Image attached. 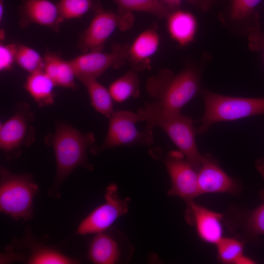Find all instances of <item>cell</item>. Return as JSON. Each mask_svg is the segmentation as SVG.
Returning a JSON list of instances; mask_svg holds the SVG:
<instances>
[{"label":"cell","mask_w":264,"mask_h":264,"mask_svg":"<svg viewBox=\"0 0 264 264\" xmlns=\"http://www.w3.org/2000/svg\"><path fill=\"white\" fill-rule=\"evenodd\" d=\"M210 58L208 53L204 54L200 62L187 64L177 74L169 69H160L147 81L148 94L163 109L181 112L201 92V75Z\"/></svg>","instance_id":"cell-1"},{"label":"cell","mask_w":264,"mask_h":264,"mask_svg":"<svg viewBox=\"0 0 264 264\" xmlns=\"http://www.w3.org/2000/svg\"><path fill=\"white\" fill-rule=\"evenodd\" d=\"M139 122L145 121L146 128L153 130L161 128L198 172L201 167L202 155L199 153L196 141L197 130L193 121L181 112L165 110L157 103H146L136 112Z\"/></svg>","instance_id":"cell-2"},{"label":"cell","mask_w":264,"mask_h":264,"mask_svg":"<svg viewBox=\"0 0 264 264\" xmlns=\"http://www.w3.org/2000/svg\"><path fill=\"white\" fill-rule=\"evenodd\" d=\"M94 141L92 133L84 134L66 123L57 125L52 139L56 172L48 192L50 197L60 198L64 182L76 168L81 166L92 168L87 162V152L89 148L93 152Z\"/></svg>","instance_id":"cell-3"},{"label":"cell","mask_w":264,"mask_h":264,"mask_svg":"<svg viewBox=\"0 0 264 264\" xmlns=\"http://www.w3.org/2000/svg\"><path fill=\"white\" fill-rule=\"evenodd\" d=\"M204 111L196 129L203 134L214 124L264 114V97L247 98L218 94L202 88Z\"/></svg>","instance_id":"cell-4"},{"label":"cell","mask_w":264,"mask_h":264,"mask_svg":"<svg viewBox=\"0 0 264 264\" xmlns=\"http://www.w3.org/2000/svg\"><path fill=\"white\" fill-rule=\"evenodd\" d=\"M39 187L29 174L15 175L0 169V211L15 220L27 221L33 215Z\"/></svg>","instance_id":"cell-5"},{"label":"cell","mask_w":264,"mask_h":264,"mask_svg":"<svg viewBox=\"0 0 264 264\" xmlns=\"http://www.w3.org/2000/svg\"><path fill=\"white\" fill-rule=\"evenodd\" d=\"M94 10L93 17L79 42V48L83 53L102 51L106 41L117 28L127 30L133 23L132 12L116 13L100 6Z\"/></svg>","instance_id":"cell-6"},{"label":"cell","mask_w":264,"mask_h":264,"mask_svg":"<svg viewBox=\"0 0 264 264\" xmlns=\"http://www.w3.org/2000/svg\"><path fill=\"white\" fill-rule=\"evenodd\" d=\"M137 113L129 110L114 111L109 118V127L105 140L98 151L121 146L140 144L151 145L154 141L153 131L146 128L138 131Z\"/></svg>","instance_id":"cell-7"},{"label":"cell","mask_w":264,"mask_h":264,"mask_svg":"<svg viewBox=\"0 0 264 264\" xmlns=\"http://www.w3.org/2000/svg\"><path fill=\"white\" fill-rule=\"evenodd\" d=\"M130 201L128 198L122 199L119 197L115 184H110L105 192V202L80 222L75 234L85 236L106 231L128 212Z\"/></svg>","instance_id":"cell-8"},{"label":"cell","mask_w":264,"mask_h":264,"mask_svg":"<svg viewBox=\"0 0 264 264\" xmlns=\"http://www.w3.org/2000/svg\"><path fill=\"white\" fill-rule=\"evenodd\" d=\"M262 0H230L227 11L219 15L222 24L235 34L247 37L248 44L260 39L259 16L256 7Z\"/></svg>","instance_id":"cell-9"},{"label":"cell","mask_w":264,"mask_h":264,"mask_svg":"<svg viewBox=\"0 0 264 264\" xmlns=\"http://www.w3.org/2000/svg\"><path fill=\"white\" fill-rule=\"evenodd\" d=\"M164 162L171 180L169 196L178 197L186 203L199 196L198 171L180 151L168 152Z\"/></svg>","instance_id":"cell-10"},{"label":"cell","mask_w":264,"mask_h":264,"mask_svg":"<svg viewBox=\"0 0 264 264\" xmlns=\"http://www.w3.org/2000/svg\"><path fill=\"white\" fill-rule=\"evenodd\" d=\"M129 44H115L110 52L90 51L69 61L76 77L98 78L110 68H117L128 62Z\"/></svg>","instance_id":"cell-11"},{"label":"cell","mask_w":264,"mask_h":264,"mask_svg":"<svg viewBox=\"0 0 264 264\" xmlns=\"http://www.w3.org/2000/svg\"><path fill=\"white\" fill-rule=\"evenodd\" d=\"M262 203L252 210L233 207L223 214V221L246 242H255L264 235V188L259 192Z\"/></svg>","instance_id":"cell-12"},{"label":"cell","mask_w":264,"mask_h":264,"mask_svg":"<svg viewBox=\"0 0 264 264\" xmlns=\"http://www.w3.org/2000/svg\"><path fill=\"white\" fill-rule=\"evenodd\" d=\"M199 196L209 193L237 195L240 191L238 182L220 167L211 154L202 155L201 164L198 172Z\"/></svg>","instance_id":"cell-13"},{"label":"cell","mask_w":264,"mask_h":264,"mask_svg":"<svg viewBox=\"0 0 264 264\" xmlns=\"http://www.w3.org/2000/svg\"><path fill=\"white\" fill-rule=\"evenodd\" d=\"M31 114L29 109L24 105L0 128V148L8 157H12L13 153L23 145L29 144V135L33 131L30 125Z\"/></svg>","instance_id":"cell-14"},{"label":"cell","mask_w":264,"mask_h":264,"mask_svg":"<svg viewBox=\"0 0 264 264\" xmlns=\"http://www.w3.org/2000/svg\"><path fill=\"white\" fill-rule=\"evenodd\" d=\"M22 238L14 239L6 250L25 249L28 251L25 263L28 264H75L80 261L67 256L59 250L38 242L27 227Z\"/></svg>","instance_id":"cell-15"},{"label":"cell","mask_w":264,"mask_h":264,"mask_svg":"<svg viewBox=\"0 0 264 264\" xmlns=\"http://www.w3.org/2000/svg\"><path fill=\"white\" fill-rule=\"evenodd\" d=\"M186 220L195 226L199 238L203 242L216 244L223 237V214L196 203H186Z\"/></svg>","instance_id":"cell-16"},{"label":"cell","mask_w":264,"mask_h":264,"mask_svg":"<svg viewBox=\"0 0 264 264\" xmlns=\"http://www.w3.org/2000/svg\"><path fill=\"white\" fill-rule=\"evenodd\" d=\"M160 37L156 26L141 33L128 49V62L133 70L139 71L150 68L151 57L157 51Z\"/></svg>","instance_id":"cell-17"},{"label":"cell","mask_w":264,"mask_h":264,"mask_svg":"<svg viewBox=\"0 0 264 264\" xmlns=\"http://www.w3.org/2000/svg\"><path fill=\"white\" fill-rule=\"evenodd\" d=\"M21 13L22 25L35 23L54 28L64 21L57 4L49 0H24Z\"/></svg>","instance_id":"cell-18"},{"label":"cell","mask_w":264,"mask_h":264,"mask_svg":"<svg viewBox=\"0 0 264 264\" xmlns=\"http://www.w3.org/2000/svg\"><path fill=\"white\" fill-rule=\"evenodd\" d=\"M167 27L171 38L181 46H186L195 39L198 22L191 13L176 9L167 17Z\"/></svg>","instance_id":"cell-19"},{"label":"cell","mask_w":264,"mask_h":264,"mask_svg":"<svg viewBox=\"0 0 264 264\" xmlns=\"http://www.w3.org/2000/svg\"><path fill=\"white\" fill-rule=\"evenodd\" d=\"M120 255L118 242L104 231L95 234L89 244L87 258L96 264H114L119 261Z\"/></svg>","instance_id":"cell-20"},{"label":"cell","mask_w":264,"mask_h":264,"mask_svg":"<svg viewBox=\"0 0 264 264\" xmlns=\"http://www.w3.org/2000/svg\"><path fill=\"white\" fill-rule=\"evenodd\" d=\"M53 80L44 71L29 74L25 88L33 99L41 106L52 104L54 101Z\"/></svg>","instance_id":"cell-21"},{"label":"cell","mask_w":264,"mask_h":264,"mask_svg":"<svg viewBox=\"0 0 264 264\" xmlns=\"http://www.w3.org/2000/svg\"><path fill=\"white\" fill-rule=\"evenodd\" d=\"M44 58V71L56 85L66 88L74 87L76 76L70 61H66L50 52L46 53Z\"/></svg>","instance_id":"cell-22"},{"label":"cell","mask_w":264,"mask_h":264,"mask_svg":"<svg viewBox=\"0 0 264 264\" xmlns=\"http://www.w3.org/2000/svg\"><path fill=\"white\" fill-rule=\"evenodd\" d=\"M79 79L87 89L93 107L97 111L109 118L114 111L113 100L109 89L101 84L96 78L86 77Z\"/></svg>","instance_id":"cell-23"},{"label":"cell","mask_w":264,"mask_h":264,"mask_svg":"<svg viewBox=\"0 0 264 264\" xmlns=\"http://www.w3.org/2000/svg\"><path fill=\"white\" fill-rule=\"evenodd\" d=\"M137 72L133 69L128 71L110 85L108 89L114 101L121 103L130 97H138L139 79Z\"/></svg>","instance_id":"cell-24"},{"label":"cell","mask_w":264,"mask_h":264,"mask_svg":"<svg viewBox=\"0 0 264 264\" xmlns=\"http://www.w3.org/2000/svg\"><path fill=\"white\" fill-rule=\"evenodd\" d=\"M118 7V12H146L160 19L167 18L171 13L161 0H111Z\"/></svg>","instance_id":"cell-25"},{"label":"cell","mask_w":264,"mask_h":264,"mask_svg":"<svg viewBox=\"0 0 264 264\" xmlns=\"http://www.w3.org/2000/svg\"><path fill=\"white\" fill-rule=\"evenodd\" d=\"M244 243L238 238L223 237L216 244L218 258L224 264H235L243 254Z\"/></svg>","instance_id":"cell-26"},{"label":"cell","mask_w":264,"mask_h":264,"mask_svg":"<svg viewBox=\"0 0 264 264\" xmlns=\"http://www.w3.org/2000/svg\"><path fill=\"white\" fill-rule=\"evenodd\" d=\"M16 62L29 74L44 69V58L35 49L24 45H18Z\"/></svg>","instance_id":"cell-27"},{"label":"cell","mask_w":264,"mask_h":264,"mask_svg":"<svg viewBox=\"0 0 264 264\" xmlns=\"http://www.w3.org/2000/svg\"><path fill=\"white\" fill-rule=\"evenodd\" d=\"M92 6V0H60L57 6L62 18L69 20L80 18Z\"/></svg>","instance_id":"cell-28"},{"label":"cell","mask_w":264,"mask_h":264,"mask_svg":"<svg viewBox=\"0 0 264 264\" xmlns=\"http://www.w3.org/2000/svg\"><path fill=\"white\" fill-rule=\"evenodd\" d=\"M17 47L18 45L15 44H0V70L1 71L10 69L14 62H16Z\"/></svg>","instance_id":"cell-29"},{"label":"cell","mask_w":264,"mask_h":264,"mask_svg":"<svg viewBox=\"0 0 264 264\" xmlns=\"http://www.w3.org/2000/svg\"><path fill=\"white\" fill-rule=\"evenodd\" d=\"M218 0H190V1L197 6L202 12H206Z\"/></svg>","instance_id":"cell-30"},{"label":"cell","mask_w":264,"mask_h":264,"mask_svg":"<svg viewBox=\"0 0 264 264\" xmlns=\"http://www.w3.org/2000/svg\"><path fill=\"white\" fill-rule=\"evenodd\" d=\"M165 6L172 12L178 9L181 0H161Z\"/></svg>","instance_id":"cell-31"},{"label":"cell","mask_w":264,"mask_h":264,"mask_svg":"<svg viewBox=\"0 0 264 264\" xmlns=\"http://www.w3.org/2000/svg\"><path fill=\"white\" fill-rule=\"evenodd\" d=\"M255 261L252 259L244 256L242 254L235 262V264H255Z\"/></svg>","instance_id":"cell-32"},{"label":"cell","mask_w":264,"mask_h":264,"mask_svg":"<svg viewBox=\"0 0 264 264\" xmlns=\"http://www.w3.org/2000/svg\"><path fill=\"white\" fill-rule=\"evenodd\" d=\"M256 167L264 179V157L257 160Z\"/></svg>","instance_id":"cell-33"},{"label":"cell","mask_w":264,"mask_h":264,"mask_svg":"<svg viewBox=\"0 0 264 264\" xmlns=\"http://www.w3.org/2000/svg\"><path fill=\"white\" fill-rule=\"evenodd\" d=\"M4 13V0H0V21L3 18Z\"/></svg>","instance_id":"cell-34"},{"label":"cell","mask_w":264,"mask_h":264,"mask_svg":"<svg viewBox=\"0 0 264 264\" xmlns=\"http://www.w3.org/2000/svg\"><path fill=\"white\" fill-rule=\"evenodd\" d=\"M261 49L263 50V57H264V44H263L262 48H261Z\"/></svg>","instance_id":"cell-35"}]
</instances>
